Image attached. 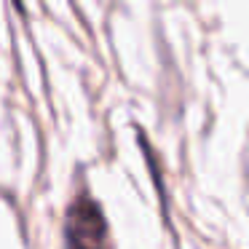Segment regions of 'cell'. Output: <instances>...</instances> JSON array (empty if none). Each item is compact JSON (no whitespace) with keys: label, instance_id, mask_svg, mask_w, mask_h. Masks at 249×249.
I'll return each instance as SVG.
<instances>
[{"label":"cell","instance_id":"6da1fadb","mask_svg":"<svg viewBox=\"0 0 249 249\" xmlns=\"http://www.w3.org/2000/svg\"><path fill=\"white\" fill-rule=\"evenodd\" d=\"M105 236H107V222H105V214L97 201L81 196L75 204H70L65 220L67 241L78 244V247H94V244H102Z\"/></svg>","mask_w":249,"mask_h":249}]
</instances>
